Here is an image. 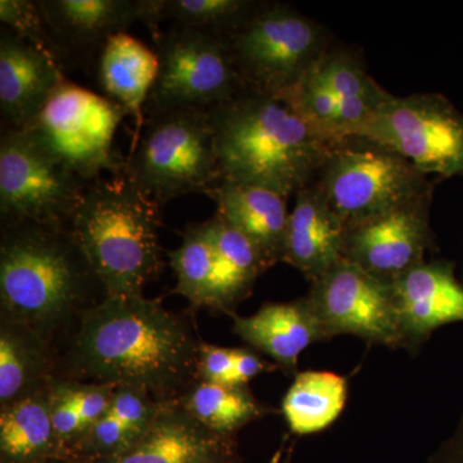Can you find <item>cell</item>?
Segmentation results:
<instances>
[{"label": "cell", "instance_id": "obj_1", "mask_svg": "<svg viewBox=\"0 0 463 463\" xmlns=\"http://www.w3.org/2000/svg\"><path fill=\"white\" fill-rule=\"evenodd\" d=\"M203 344L190 313L145 297H109L63 344L57 379L132 389L169 403L200 380Z\"/></svg>", "mask_w": 463, "mask_h": 463}, {"label": "cell", "instance_id": "obj_2", "mask_svg": "<svg viewBox=\"0 0 463 463\" xmlns=\"http://www.w3.org/2000/svg\"><path fill=\"white\" fill-rule=\"evenodd\" d=\"M108 298L69 225L2 224V318L25 326L56 350Z\"/></svg>", "mask_w": 463, "mask_h": 463}, {"label": "cell", "instance_id": "obj_3", "mask_svg": "<svg viewBox=\"0 0 463 463\" xmlns=\"http://www.w3.org/2000/svg\"><path fill=\"white\" fill-rule=\"evenodd\" d=\"M207 114L222 178L285 197L310 185L334 146L269 94L246 90Z\"/></svg>", "mask_w": 463, "mask_h": 463}, {"label": "cell", "instance_id": "obj_4", "mask_svg": "<svg viewBox=\"0 0 463 463\" xmlns=\"http://www.w3.org/2000/svg\"><path fill=\"white\" fill-rule=\"evenodd\" d=\"M163 207L124 173L85 188L69 228L109 297H143L163 273Z\"/></svg>", "mask_w": 463, "mask_h": 463}, {"label": "cell", "instance_id": "obj_5", "mask_svg": "<svg viewBox=\"0 0 463 463\" xmlns=\"http://www.w3.org/2000/svg\"><path fill=\"white\" fill-rule=\"evenodd\" d=\"M124 174L161 206L203 194L222 179L207 109H179L148 116Z\"/></svg>", "mask_w": 463, "mask_h": 463}, {"label": "cell", "instance_id": "obj_6", "mask_svg": "<svg viewBox=\"0 0 463 463\" xmlns=\"http://www.w3.org/2000/svg\"><path fill=\"white\" fill-rule=\"evenodd\" d=\"M225 38L245 87L279 99L291 93L327 53L323 27L283 5H259Z\"/></svg>", "mask_w": 463, "mask_h": 463}, {"label": "cell", "instance_id": "obj_7", "mask_svg": "<svg viewBox=\"0 0 463 463\" xmlns=\"http://www.w3.org/2000/svg\"><path fill=\"white\" fill-rule=\"evenodd\" d=\"M319 190L349 225L429 197L426 175L397 152L367 139L332 146L323 164Z\"/></svg>", "mask_w": 463, "mask_h": 463}, {"label": "cell", "instance_id": "obj_8", "mask_svg": "<svg viewBox=\"0 0 463 463\" xmlns=\"http://www.w3.org/2000/svg\"><path fill=\"white\" fill-rule=\"evenodd\" d=\"M127 111L120 105L65 78L25 132L87 184L124 173L116 130Z\"/></svg>", "mask_w": 463, "mask_h": 463}, {"label": "cell", "instance_id": "obj_9", "mask_svg": "<svg viewBox=\"0 0 463 463\" xmlns=\"http://www.w3.org/2000/svg\"><path fill=\"white\" fill-rule=\"evenodd\" d=\"M155 43L158 72L145 106L148 116L210 109L248 90L225 36L173 24Z\"/></svg>", "mask_w": 463, "mask_h": 463}, {"label": "cell", "instance_id": "obj_10", "mask_svg": "<svg viewBox=\"0 0 463 463\" xmlns=\"http://www.w3.org/2000/svg\"><path fill=\"white\" fill-rule=\"evenodd\" d=\"M354 138L397 152L425 175L463 176V115L440 94H390Z\"/></svg>", "mask_w": 463, "mask_h": 463}, {"label": "cell", "instance_id": "obj_11", "mask_svg": "<svg viewBox=\"0 0 463 463\" xmlns=\"http://www.w3.org/2000/svg\"><path fill=\"white\" fill-rule=\"evenodd\" d=\"M87 187V183L25 130L2 128V224L32 221L69 225Z\"/></svg>", "mask_w": 463, "mask_h": 463}, {"label": "cell", "instance_id": "obj_12", "mask_svg": "<svg viewBox=\"0 0 463 463\" xmlns=\"http://www.w3.org/2000/svg\"><path fill=\"white\" fill-rule=\"evenodd\" d=\"M307 300L327 339L354 335L368 343L404 347L392 283L346 259L312 282Z\"/></svg>", "mask_w": 463, "mask_h": 463}, {"label": "cell", "instance_id": "obj_13", "mask_svg": "<svg viewBox=\"0 0 463 463\" xmlns=\"http://www.w3.org/2000/svg\"><path fill=\"white\" fill-rule=\"evenodd\" d=\"M61 63L99 56L111 36L145 24L160 38L161 0H38Z\"/></svg>", "mask_w": 463, "mask_h": 463}, {"label": "cell", "instance_id": "obj_14", "mask_svg": "<svg viewBox=\"0 0 463 463\" xmlns=\"http://www.w3.org/2000/svg\"><path fill=\"white\" fill-rule=\"evenodd\" d=\"M428 201L429 197L413 201L349 225L346 260L389 283L422 264L431 243Z\"/></svg>", "mask_w": 463, "mask_h": 463}, {"label": "cell", "instance_id": "obj_15", "mask_svg": "<svg viewBox=\"0 0 463 463\" xmlns=\"http://www.w3.org/2000/svg\"><path fill=\"white\" fill-rule=\"evenodd\" d=\"M63 66L8 27L0 29L2 128L25 130L65 79Z\"/></svg>", "mask_w": 463, "mask_h": 463}, {"label": "cell", "instance_id": "obj_16", "mask_svg": "<svg viewBox=\"0 0 463 463\" xmlns=\"http://www.w3.org/2000/svg\"><path fill=\"white\" fill-rule=\"evenodd\" d=\"M232 437L215 434L181 402L158 405L148 428L123 455L106 463H233Z\"/></svg>", "mask_w": 463, "mask_h": 463}, {"label": "cell", "instance_id": "obj_17", "mask_svg": "<svg viewBox=\"0 0 463 463\" xmlns=\"http://www.w3.org/2000/svg\"><path fill=\"white\" fill-rule=\"evenodd\" d=\"M392 289L405 349H419L447 323L463 322V286L452 263L423 261L392 283Z\"/></svg>", "mask_w": 463, "mask_h": 463}, {"label": "cell", "instance_id": "obj_18", "mask_svg": "<svg viewBox=\"0 0 463 463\" xmlns=\"http://www.w3.org/2000/svg\"><path fill=\"white\" fill-rule=\"evenodd\" d=\"M345 223L318 185H307L289 213L282 261L313 282L345 259Z\"/></svg>", "mask_w": 463, "mask_h": 463}, {"label": "cell", "instance_id": "obj_19", "mask_svg": "<svg viewBox=\"0 0 463 463\" xmlns=\"http://www.w3.org/2000/svg\"><path fill=\"white\" fill-rule=\"evenodd\" d=\"M233 332L250 346L269 355L286 373L297 371L298 356L312 344L327 340L307 298L264 304L249 317L231 315Z\"/></svg>", "mask_w": 463, "mask_h": 463}, {"label": "cell", "instance_id": "obj_20", "mask_svg": "<svg viewBox=\"0 0 463 463\" xmlns=\"http://www.w3.org/2000/svg\"><path fill=\"white\" fill-rule=\"evenodd\" d=\"M205 194L216 203V214L248 237L272 267L282 261L289 216L288 197L223 178Z\"/></svg>", "mask_w": 463, "mask_h": 463}, {"label": "cell", "instance_id": "obj_21", "mask_svg": "<svg viewBox=\"0 0 463 463\" xmlns=\"http://www.w3.org/2000/svg\"><path fill=\"white\" fill-rule=\"evenodd\" d=\"M157 72L156 51L128 33L111 36L97 58L99 83L106 97L120 105L136 120L134 139L145 124L143 111Z\"/></svg>", "mask_w": 463, "mask_h": 463}, {"label": "cell", "instance_id": "obj_22", "mask_svg": "<svg viewBox=\"0 0 463 463\" xmlns=\"http://www.w3.org/2000/svg\"><path fill=\"white\" fill-rule=\"evenodd\" d=\"M57 379V353L20 323L0 322V408Z\"/></svg>", "mask_w": 463, "mask_h": 463}, {"label": "cell", "instance_id": "obj_23", "mask_svg": "<svg viewBox=\"0 0 463 463\" xmlns=\"http://www.w3.org/2000/svg\"><path fill=\"white\" fill-rule=\"evenodd\" d=\"M51 383L0 410L3 463L65 459L52 421Z\"/></svg>", "mask_w": 463, "mask_h": 463}, {"label": "cell", "instance_id": "obj_24", "mask_svg": "<svg viewBox=\"0 0 463 463\" xmlns=\"http://www.w3.org/2000/svg\"><path fill=\"white\" fill-rule=\"evenodd\" d=\"M160 404L136 390L118 388L108 413L79 441L69 458L106 463L123 455L142 437Z\"/></svg>", "mask_w": 463, "mask_h": 463}, {"label": "cell", "instance_id": "obj_25", "mask_svg": "<svg viewBox=\"0 0 463 463\" xmlns=\"http://www.w3.org/2000/svg\"><path fill=\"white\" fill-rule=\"evenodd\" d=\"M207 224L221 264L214 309L233 315V307L250 295L259 277L272 264L248 237L216 213Z\"/></svg>", "mask_w": 463, "mask_h": 463}, {"label": "cell", "instance_id": "obj_26", "mask_svg": "<svg viewBox=\"0 0 463 463\" xmlns=\"http://www.w3.org/2000/svg\"><path fill=\"white\" fill-rule=\"evenodd\" d=\"M347 401V379L334 373L295 374L282 402L289 430L298 435L323 431L339 419Z\"/></svg>", "mask_w": 463, "mask_h": 463}, {"label": "cell", "instance_id": "obj_27", "mask_svg": "<svg viewBox=\"0 0 463 463\" xmlns=\"http://www.w3.org/2000/svg\"><path fill=\"white\" fill-rule=\"evenodd\" d=\"M116 390L115 386L100 383L52 381V421L63 455L69 457L79 441L108 413Z\"/></svg>", "mask_w": 463, "mask_h": 463}, {"label": "cell", "instance_id": "obj_28", "mask_svg": "<svg viewBox=\"0 0 463 463\" xmlns=\"http://www.w3.org/2000/svg\"><path fill=\"white\" fill-rule=\"evenodd\" d=\"M166 255L176 277L175 292L192 307L214 309L219 258L207 221L188 224L181 246Z\"/></svg>", "mask_w": 463, "mask_h": 463}, {"label": "cell", "instance_id": "obj_29", "mask_svg": "<svg viewBox=\"0 0 463 463\" xmlns=\"http://www.w3.org/2000/svg\"><path fill=\"white\" fill-rule=\"evenodd\" d=\"M183 407L210 431L232 437L243 426L269 413L248 386L197 381L179 399Z\"/></svg>", "mask_w": 463, "mask_h": 463}, {"label": "cell", "instance_id": "obj_30", "mask_svg": "<svg viewBox=\"0 0 463 463\" xmlns=\"http://www.w3.org/2000/svg\"><path fill=\"white\" fill-rule=\"evenodd\" d=\"M246 0H161V21L192 27L215 35L230 36L259 8Z\"/></svg>", "mask_w": 463, "mask_h": 463}, {"label": "cell", "instance_id": "obj_31", "mask_svg": "<svg viewBox=\"0 0 463 463\" xmlns=\"http://www.w3.org/2000/svg\"><path fill=\"white\" fill-rule=\"evenodd\" d=\"M315 76L340 102L367 100L374 105H383L390 93L356 63L354 58L343 53H326L312 70Z\"/></svg>", "mask_w": 463, "mask_h": 463}, {"label": "cell", "instance_id": "obj_32", "mask_svg": "<svg viewBox=\"0 0 463 463\" xmlns=\"http://www.w3.org/2000/svg\"><path fill=\"white\" fill-rule=\"evenodd\" d=\"M0 21L2 26L8 27L26 42L47 52L61 63L38 0H2Z\"/></svg>", "mask_w": 463, "mask_h": 463}, {"label": "cell", "instance_id": "obj_33", "mask_svg": "<svg viewBox=\"0 0 463 463\" xmlns=\"http://www.w3.org/2000/svg\"><path fill=\"white\" fill-rule=\"evenodd\" d=\"M237 349L203 343L200 349L199 377L206 383H223L233 368Z\"/></svg>", "mask_w": 463, "mask_h": 463}, {"label": "cell", "instance_id": "obj_34", "mask_svg": "<svg viewBox=\"0 0 463 463\" xmlns=\"http://www.w3.org/2000/svg\"><path fill=\"white\" fill-rule=\"evenodd\" d=\"M277 365L268 364L258 354L249 349H237L236 361L228 376L225 377L224 385L248 386V383L259 374L276 370Z\"/></svg>", "mask_w": 463, "mask_h": 463}, {"label": "cell", "instance_id": "obj_35", "mask_svg": "<svg viewBox=\"0 0 463 463\" xmlns=\"http://www.w3.org/2000/svg\"><path fill=\"white\" fill-rule=\"evenodd\" d=\"M430 463H463V416L456 430L432 455Z\"/></svg>", "mask_w": 463, "mask_h": 463}, {"label": "cell", "instance_id": "obj_36", "mask_svg": "<svg viewBox=\"0 0 463 463\" xmlns=\"http://www.w3.org/2000/svg\"><path fill=\"white\" fill-rule=\"evenodd\" d=\"M54 461H58V459H53V461H48V462H44V463H53Z\"/></svg>", "mask_w": 463, "mask_h": 463}]
</instances>
